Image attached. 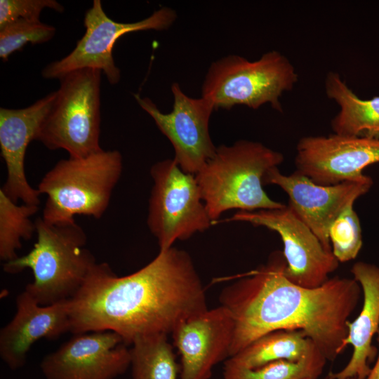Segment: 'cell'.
Instances as JSON below:
<instances>
[{
	"instance_id": "obj_1",
	"label": "cell",
	"mask_w": 379,
	"mask_h": 379,
	"mask_svg": "<svg viewBox=\"0 0 379 379\" xmlns=\"http://www.w3.org/2000/svg\"><path fill=\"white\" fill-rule=\"evenodd\" d=\"M69 306L70 333L111 331L128 345L141 336L171 333L208 309L191 256L173 246L124 277L107 262H96Z\"/></svg>"
},
{
	"instance_id": "obj_2",
	"label": "cell",
	"mask_w": 379,
	"mask_h": 379,
	"mask_svg": "<svg viewBox=\"0 0 379 379\" xmlns=\"http://www.w3.org/2000/svg\"><path fill=\"white\" fill-rule=\"evenodd\" d=\"M286 267L283 252L274 251L265 264L221 291L220 305L234 324L230 357L261 336L282 329L302 331L327 361L345 349L348 318L362 291L359 284L335 277L319 287L305 288L286 277Z\"/></svg>"
},
{
	"instance_id": "obj_3",
	"label": "cell",
	"mask_w": 379,
	"mask_h": 379,
	"mask_svg": "<svg viewBox=\"0 0 379 379\" xmlns=\"http://www.w3.org/2000/svg\"><path fill=\"white\" fill-rule=\"evenodd\" d=\"M284 161L281 153L262 143L240 140L221 145L213 157L195 175L202 199L213 222L225 212L253 211L285 204L269 197L263 178Z\"/></svg>"
},
{
	"instance_id": "obj_4",
	"label": "cell",
	"mask_w": 379,
	"mask_h": 379,
	"mask_svg": "<svg viewBox=\"0 0 379 379\" xmlns=\"http://www.w3.org/2000/svg\"><path fill=\"white\" fill-rule=\"evenodd\" d=\"M37 239L26 255L5 262L8 274L30 269L34 280L25 290L41 305L71 299L96 264L86 247L87 236L75 220L60 223L35 220Z\"/></svg>"
},
{
	"instance_id": "obj_5",
	"label": "cell",
	"mask_w": 379,
	"mask_h": 379,
	"mask_svg": "<svg viewBox=\"0 0 379 379\" xmlns=\"http://www.w3.org/2000/svg\"><path fill=\"white\" fill-rule=\"evenodd\" d=\"M122 171V155L117 149L58 161L37 187L46 196L41 218L50 223L72 221L77 215L100 219Z\"/></svg>"
},
{
	"instance_id": "obj_6",
	"label": "cell",
	"mask_w": 379,
	"mask_h": 379,
	"mask_svg": "<svg viewBox=\"0 0 379 379\" xmlns=\"http://www.w3.org/2000/svg\"><path fill=\"white\" fill-rule=\"evenodd\" d=\"M298 78L291 62L277 51L267 52L255 61L230 55L211 64L202 84L201 97L215 110H229L236 105L257 109L268 103L282 112L279 99L283 93L293 88Z\"/></svg>"
},
{
	"instance_id": "obj_7",
	"label": "cell",
	"mask_w": 379,
	"mask_h": 379,
	"mask_svg": "<svg viewBox=\"0 0 379 379\" xmlns=\"http://www.w3.org/2000/svg\"><path fill=\"white\" fill-rule=\"evenodd\" d=\"M101 73L96 69H81L60 79V88L35 140L51 150L64 149L70 157H84L102 149Z\"/></svg>"
},
{
	"instance_id": "obj_8",
	"label": "cell",
	"mask_w": 379,
	"mask_h": 379,
	"mask_svg": "<svg viewBox=\"0 0 379 379\" xmlns=\"http://www.w3.org/2000/svg\"><path fill=\"white\" fill-rule=\"evenodd\" d=\"M153 180L147 225L159 251L208 230L213 221L202 199L195 175L183 171L174 159L159 161L150 168Z\"/></svg>"
},
{
	"instance_id": "obj_9",
	"label": "cell",
	"mask_w": 379,
	"mask_h": 379,
	"mask_svg": "<svg viewBox=\"0 0 379 379\" xmlns=\"http://www.w3.org/2000/svg\"><path fill=\"white\" fill-rule=\"evenodd\" d=\"M176 18L173 9L161 7L142 20L118 22L106 15L100 0H94L85 14L84 36L67 55L47 65L41 75L45 79H60L78 69H96L104 72L108 82L114 85L121 79V71L112 56L117 39L133 32L168 29Z\"/></svg>"
},
{
	"instance_id": "obj_10",
	"label": "cell",
	"mask_w": 379,
	"mask_h": 379,
	"mask_svg": "<svg viewBox=\"0 0 379 379\" xmlns=\"http://www.w3.org/2000/svg\"><path fill=\"white\" fill-rule=\"evenodd\" d=\"M224 221L248 222L278 233L286 262L284 274L290 281L302 287L321 286L338 267L339 261L333 253L324 248L318 237L288 205L273 209L238 211Z\"/></svg>"
},
{
	"instance_id": "obj_11",
	"label": "cell",
	"mask_w": 379,
	"mask_h": 379,
	"mask_svg": "<svg viewBox=\"0 0 379 379\" xmlns=\"http://www.w3.org/2000/svg\"><path fill=\"white\" fill-rule=\"evenodd\" d=\"M171 91L173 105L169 113L161 112L148 98L138 93L133 96L171 143L178 165L183 171L196 175L216 151L209 133L210 118L215 109L206 98L187 95L178 83L172 84Z\"/></svg>"
},
{
	"instance_id": "obj_12",
	"label": "cell",
	"mask_w": 379,
	"mask_h": 379,
	"mask_svg": "<svg viewBox=\"0 0 379 379\" xmlns=\"http://www.w3.org/2000/svg\"><path fill=\"white\" fill-rule=\"evenodd\" d=\"M263 184L281 187L288 197L289 208L314 232L324 248L332 252L328 237L331 225L347 207L368 192L373 180L367 176L359 181L321 185L296 171L284 175L275 167L266 173Z\"/></svg>"
},
{
	"instance_id": "obj_13",
	"label": "cell",
	"mask_w": 379,
	"mask_h": 379,
	"mask_svg": "<svg viewBox=\"0 0 379 379\" xmlns=\"http://www.w3.org/2000/svg\"><path fill=\"white\" fill-rule=\"evenodd\" d=\"M379 162V139L331 134L300 138L296 147L295 171L321 185L359 181L363 170Z\"/></svg>"
},
{
	"instance_id": "obj_14",
	"label": "cell",
	"mask_w": 379,
	"mask_h": 379,
	"mask_svg": "<svg viewBox=\"0 0 379 379\" xmlns=\"http://www.w3.org/2000/svg\"><path fill=\"white\" fill-rule=\"evenodd\" d=\"M111 331L74 334L40 364L46 379H114L131 365V351Z\"/></svg>"
},
{
	"instance_id": "obj_15",
	"label": "cell",
	"mask_w": 379,
	"mask_h": 379,
	"mask_svg": "<svg viewBox=\"0 0 379 379\" xmlns=\"http://www.w3.org/2000/svg\"><path fill=\"white\" fill-rule=\"evenodd\" d=\"M234 324L223 306L180 322L171 333L180 355V379H210L213 367L230 357Z\"/></svg>"
},
{
	"instance_id": "obj_16",
	"label": "cell",
	"mask_w": 379,
	"mask_h": 379,
	"mask_svg": "<svg viewBox=\"0 0 379 379\" xmlns=\"http://www.w3.org/2000/svg\"><path fill=\"white\" fill-rule=\"evenodd\" d=\"M56 91L22 109H0V148L7 176L1 190L15 203L39 206L41 195L27 181L25 159L28 145L36 140Z\"/></svg>"
},
{
	"instance_id": "obj_17",
	"label": "cell",
	"mask_w": 379,
	"mask_h": 379,
	"mask_svg": "<svg viewBox=\"0 0 379 379\" xmlns=\"http://www.w3.org/2000/svg\"><path fill=\"white\" fill-rule=\"evenodd\" d=\"M16 312L0 331V357L11 370L25 366L32 346L69 332V300L39 305L25 290L16 298Z\"/></svg>"
},
{
	"instance_id": "obj_18",
	"label": "cell",
	"mask_w": 379,
	"mask_h": 379,
	"mask_svg": "<svg viewBox=\"0 0 379 379\" xmlns=\"http://www.w3.org/2000/svg\"><path fill=\"white\" fill-rule=\"evenodd\" d=\"M351 272L361 287L363 305L358 317L347 323L344 345L352 346V357L342 370L330 373L328 379H366L371 370L368 364L377 352L372 339L379 328V266L359 261L353 265Z\"/></svg>"
},
{
	"instance_id": "obj_19",
	"label": "cell",
	"mask_w": 379,
	"mask_h": 379,
	"mask_svg": "<svg viewBox=\"0 0 379 379\" xmlns=\"http://www.w3.org/2000/svg\"><path fill=\"white\" fill-rule=\"evenodd\" d=\"M327 96L340 107L331 121L335 134L379 139V97L361 100L334 72L325 81Z\"/></svg>"
},
{
	"instance_id": "obj_20",
	"label": "cell",
	"mask_w": 379,
	"mask_h": 379,
	"mask_svg": "<svg viewBox=\"0 0 379 379\" xmlns=\"http://www.w3.org/2000/svg\"><path fill=\"white\" fill-rule=\"evenodd\" d=\"M319 354L320 350L302 331L282 329L256 339L225 360V365L252 369L274 361H298Z\"/></svg>"
},
{
	"instance_id": "obj_21",
	"label": "cell",
	"mask_w": 379,
	"mask_h": 379,
	"mask_svg": "<svg viewBox=\"0 0 379 379\" xmlns=\"http://www.w3.org/2000/svg\"><path fill=\"white\" fill-rule=\"evenodd\" d=\"M167 335H147L133 342L130 348L133 379H177L180 368Z\"/></svg>"
},
{
	"instance_id": "obj_22",
	"label": "cell",
	"mask_w": 379,
	"mask_h": 379,
	"mask_svg": "<svg viewBox=\"0 0 379 379\" xmlns=\"http://www.w3.org/2000/svg\"><path fill=\"white\" fill-rule=\"evenodd\" d=\"M39 206L18 205L0 190V259L8 262L18 258L22 240L30 239L35 222L30 217L37 213Z\"/></svg>"
},
{
	"instance_id": "obj_23",
	"label": "cell",
	"mask_w": 379,
	"mask_h": 379,
	"mask_svg": "<svg viewBox=\"0 0 379 379\" xmlns=\"http://www.w3.org/2000/svg\"><path fill=\"white\" fill-rule=\"evenodd\" d=\"M327 359L317 354L298 361L278 360L255 368L224 365L225 379H317Z\"/></svg>"
},
{
	"instance_id": "obj_24",
	"label": "cell",
	"mask_w": 379,
	"mask_h": 379,
	"mask_svg": "<svg viewBox=\"0 0 379 379\" xmlns=\"http://www.w3.org/2000/svg\"><path fill=\"white\" fill-rule=\"evenodd\" d=\"M353 206L347 207L328 230L332 253L341 262L354 259L362 246L360 221Z\"/></svg>"
},
{
	"instance_id": "obj_25",
	"label": "cell",
	"mask_w": 379,
	"mask_h": 379,
	"mask_svg": "<svg viewBox=\"0 0 379 379\" xmlns=\"http://www.w3.org/2000/svg\"><path fill=\"white\" fill-rule=\"evenodd\" d=\"M55 28L39 21L19 19L0 28V58L3 61L28 44H38L50 41Z\"/></svg>"
},
{
	"instance_id": "obj_26",
	"label": "cell",
	"mask_w": 379,
	"mask_h": 379,
	"mask_svg": "<svg viewBox=\"0 0 379 379\" xmlns=\"http://www.w3.org/2000/svg\"><path fill=\"white\" fill-rule=\"evenodd\" d=\"M45 8L64 11V7L55 0H1L0 28L19 19L39 21Z\"/></svg>"
},
{
	"instance_id": "obj_27",
	"label": "cell",
	"mask_w": 379,
	"mask_h": 379,
	"mask_svg": "<svg viewBox=\"0 0 379 379\" xmlns=\"http://www.w3.org/2000/svg\"><path fill=\"white\" fill-rule=\"evenodd\" d=\"M377 335H378L377 340L379 345V328L377 331ZM366 379H379V352H378V356L376 363L374 365L373 368H371L369 375Z\"/></svg>"
},
{
	"instance_id": "obj_28",
	"label": "cell",
	"mask_w": 379,
	"mask_h": 379,
	"mask_svg": "<svg viewBox=\"0 0 379 379\" xmlns=\"http://www.w3.org/2000/svg\"><path fill=\"white\" fill-rule=\"evenodd\" d=\"M347 379H357V378H347Z\"/></svg>"
}]
</instances>
